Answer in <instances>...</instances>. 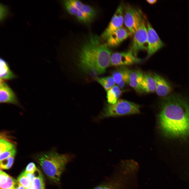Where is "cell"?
<instances>
[{"mask_svg":"<svg viewBox=\"0 0 189 189\" xmlns=\"http://www.w3.org/2000/svg\"><path fill=\"white\" fill-rule=\"evenodd\" d=\"M139 105L126 100L119 99L113 104H107L100 118L116 117L140 113Z\"/></svg>","mask_w":189,"mask_h":189,"instance_id":"4","label":"cell"},{"mask_svg":"<svg viewBox=\"0 0 189 189\" xmlns=\"http://www.w3.org/2000/svg\"><path fill=\"white\" fill-rule=\"evenodd\" d=\"M29 189H45L44 180L40 172L32 181Z\"/></svg>","mask_w":189,"mask_h":189,"instance_id":"20","label":"cell"},{"mask_svg":"<svg viewBox=\"0 0 189 189\" xmlns=\"http://www.w3.org/2000/svg\"><path fill=\"white\" fill-rule=\"evenodd\" d=\"M16 153V150L15 148H14L9 150L3 152L0 154V161L10 156H14Z\"/></svg>","mask_w":189,"mask_h":189,"instance_id":"29","label":"cell"},{"mask_svg":"<svg viewBox=\"0 0 189 189\" xmlns=\"http://www.w3.org/2000/svg\"><path fill=\"white\" fill-rule=\"evenodd\" d=\"M0 78L3 80H9L13 79L16 76L11 71L8 63L3 59H0Z\"/></svg>","mask_w":189,"mask_h":189,"instance_id":"17","label":"cell"},{"mask_svg":"<svg viewBox=\"0 0 189 189\" xmlns=\"http://www.w3.org/2000/svg\"><path fill=\"white\" fill-rule=\"evenodd\" d=\"M119 68L127 83L138 93L144 92L140 84L144 74L142 72L139 70H130L125 66H121Z\"/></svg>","mask_w":189,"mask_h":189,"instance_id":"8","label":"cell"},{"mask_svg":"<svg viewBox=\"0 0 189 189\" xmlns=\"http://www.w3.org/2000/svg\"><path fill=\"white\" fill-rule=\"evenodd\" d=\"M140 84L144 92L151 93L155 91L156 82L153 75L144 74Z\"/></svg>","mask_w":189,"mask_h":189,"instance_id":"15","label":"cell"},{"mask_svg":"<svg viewBox=\"0 0 189 189\" xmlns=\"http://www.w3.org/2000/svg\"><path fill=\"white\" fill-rule=\"evenodd\" d=\"M124 17V6L120 4L118 6L109 25L100 36L101 40H106L111 33L122 27Z\"/></svg>","mask_w":189,"mask_h":189,"instance_id":"9","label":"cell"},{"mask_svg":"<svg viewBox=\"0 0 189 189\" xmlns=\"http://www.w3.org/2000/svg\"><path fill=\"white\" fill-rule=\"evenodd\" d=\"M72 157L70 154H60L51 151L40 155L38 162L47 176L54 182L57 183L66 164Z\"/></svg>","mask_w":189,"mask_h":189,"instance_id":"3","label":"cell"},{"mask_svg":"<svg viewBox=\"0 0 189 189\" xmlns=\"http://www.w3.org/2000/svg\"><path fill=\"white\" fill-rule=\"evenodd\" d=\"M155 80L157 94L161 97L166 96L171 92L172 87L169 82L163 77L155 73L153 75Z\"/></svg>","mask_w":189,"mask_h":189,"instance_id":"14","label":"cell"},{"mask_svg":"<svg viewBox=\"0 0 189 189\" xmlns=\"http://www.w3.org/2000/svg\"><path fill=\"white\" fill-rule=\"evenodd\" d=\"M101 41L100 36L90 33L77 39L71 45L76 53L79 65L84 71L100 74L105 72L110 65L112 51Z\"/></svg>","mask_w":189,"mask_h":189,"instance_id":"1","label":"cell"},{"mask_svg":"<svg viewBox=\"0 0 189 189\" xmlns=\"http://www.w3.org/2000/svg\"><path fill=\"white\" fill-rule=\"evenodd\" d=\"M0 102L2 103H8L19 105L18 101L14 92L7 83L1 78Z\"/></svg>","mask_w":189,"mask_h":189,"instance_id":"12","label":"cell"},{"mask_svg":"<svg viewBox=\"0 0 189 189\" xmlns=\"http://www.w3.org/2000/svg\"><path fill=\"white\" fill-rule=\"evenodd\" d=\"M25 170V171L26 173L34 174L38 170L35 164L33 162H31L27 165Z\"/></svg>","mask_w":189,"mask_h":189,"instance_id":"30","label":"cell"},{"mask_svg":"<svg viewBox=\"0 0 189 189\" xmlns=\"http://www.w3.org/2000/svg\"><path fill=\"white\" fill-rule=\"evenodd\" d=\"M15 148L14 145L12 143L3 138L0 139V154Z\"/></svg>","mask_w":189,"mask_h":189,"instance_id":"23","label":"cell"},{"mask_svg":"<svg viewBox=\"0 0 189 189\" xmlns=\"http://www.w3.org/2000/svg\"><path fill=\"white\" fill-rule=\"evenodd\" d=\"M74 7L78 10L82 7L83 4L80 1L77 0H70Z\"/></svg>","mask_w":189,"mask_h":189,"instance_id":"31","label":"cell"},{"mask_svg":"<svg viewBox=\"0 0 189 189\" xmlns=\"http://www.w3.org/2000/svg\"><path fill=\"white\" fill-rule=\"evenodd\" d=\"M128 182L127 176L123 173L116 172L109 182L93 189H125Z\"/></svg>","mask_w":189,"mask_h":189,"instance_id":"11","label":"cell"},{"mask_svg":"<svg viewBox=\"0 0 189 189\" xmlns=\"http://www.w3.org/2000/svg\"><path fill=\"white\" fill-rule=\"evenodd\" d=\"M92 21L96 17L97 13L92 7L87 4H83L81 9Z\"/></svg>","mask_w":189,"mask_h":189,"instance_id":"22","label":"cell"},{"mask_svg":"<svg viewBox=\"0 0 189 189\" xmlns=\"http://www.w3.org/2000/svg\"><path fill=\"white\" fill-rule=\"evenodd\" d=\"M10 9L7 6L2 3L0 4V21L3 24L11 15Z\"/></svg>","mask_w":189,"mask_h":189,"instance_id":"21","label":"cell"},{"mask_svg":"<svg viewBox=\"0 0 189 189\" xmlns=\"http://www.w3.org/2000/svg\"><path fill=\"white\" fill-rule=\"evenodd\" d=\"M127 83L125 81L123 80L121 81L118 84V86L120 89L123 88L125 84Z\"/></svg>","mask_w":189,"mask_h":189,"instance_id":"34","label":"cell"},{"mask_svg":"<svg viewBox=\"0 0 189 189\" xmlns=\"http://www.w3.org/2000/svg\"><path fill=\"white\" fill-rule=\"evenodd\" d=\"M17 181L26 189L29 188L31 186L32 181L25 175L24 172L19 176Z\"/></svg>","mask_w":189,"mask_h":189,"instance_id":"24","label":"cell"},{"mask_svg":"<svg viewBox=\"0 0 189 189\" xmlns=\"http://www.w3.org/2000/svg\"><path fill=\"white\" fill-rule=\"evenodd\" d=\"M0 189H13L17 181L0 169Z\"/></svg>","mask_w":189,"mask_h":189,"instance_id":"16","label":"cell"},{"mask_svg":"<svg viewBox=\"0 0 189 189\" xmlns=\"http://www.w3.org/2000/svg\"><path fill=\"white\" fill-rule=\"evenodd\" d=\"M97 80L107 91L114 86L116 83L112 76L100 78H98Z\"/></svg>","mask_w":189,"mask_h":189,"instance_id":"19","label":"cell"},{"mask_svg":"<svg viewBox=\"0 0 189 189\" xmlns=\"http://www.w3.org/2000/svg\"><path fill=\"white\" fill-rule=\"evenodd\" d=\"M23 172L25 175L31 180L32 182L34 178L36 177V175H35L34 173H27L25 171Z\"/></svg>","mask_w":189,"mask_h":189,"instance_id":"33","label":"cell"},{"mask_svg":"<svg viewBox=\"0 0 189 189\" xmlns=\"http://www.w3.org/2000/svg\"><path fill=\"white\" fill-rule=\"evenodd\" d=\"M159 115L160 128L165 134L174 137L189 134V99L174 94L165 97Z\"/></svg>","mask_w":189,"mask_h":189,"instance_id":"2","label":"cell"},{"mask_svg":"<svg viewBox=\"0 0 189 189\" xmlns=\"http://www.w3.org/2000/svg\"><path fill=\"white\" fill-rule=\"evenodd\" d=\"M131 35L128 30L121 27L111 33L107 38L105 44L109 47H115Z\"/></svg>","mask_w":189,"mask_h":189,"instance_id":"13","label":"cell"},{"mask_svg":"<svg viewBox=\"0 0 189 189\" xmlns=\"http://www.w3.org/2000/svg\"><path fill=\"white\" fill-rule=\"evenodd\" d=\"M146 26L148 43L147 58H149L163 47L164 44L149 22H147Z\"/></svg>","mask_w":189,"mask_h":189,"instance_id":"10","label":"cell"},{"mask_svg":"<svg viewBox=\"0 0 189 189\" xmlns=\"http://www.w3.org/2000/svg\"><path fill=\"white\" fill-rule=\"evenodd\" d=\"M122 93L120 89L116 85H115L108 91L107 97V101L109 104L115 103L119 99Z\"/></svg>","mask_w":189,"mask_h":189,"instance_id":"18","label":"cell"},{"mask_svg":"<svg viewBox=\"0 0 189 189\" xmlns=\"http://www.w3.org/2000/svg\"><path fill=\"white\" fill-rule=\"evenodd\" d=\"M14 159V156H11L0 161L1 168L4 169L10 168L13 165Z\"/></svg>","mask_w":189,"mask_h":189,"instance_id":"26","label":"cell"},{"mask_svg":"<svg viewBox=\"0 0 189 189\" xmlns=\"http://www.w3.org/2000/svg\"><path fill=\"white\" fill-rule=\"evenodd\" d=\"M112 77L117 85L122 81L124 80L123 73L119 68L113 72Z\"/></svg>","mask_w":189,"mask_h":189,"instance_id":"28","label":"cell"},{"mask_svg":"<svg viewBox=\"0 0 189 189\" xmlns=\"http://www.w3.org/2000/svg\"><path fill=\"white\" fill-rule=\"evenodd\" d=\"M63 3L66 10L70 14L76 15L78 10L74 7L70 0L64 1Z\"/></svg>","mask_w":189,"mask_h":189,"instance_id":"25","label":"cell"},{"mask_svg":"<svg viewBox=\"0 0 189 189\" xmlns=\"http://www.w3.org/2000/svg\"><path fill=\"white\" fill-rule=\"evenodd\" d=\"M14 189H26V188L23 185L17 181V182L15 184Z\"/></svg>","mask_w":189,"mask_h":189,"instance_id":"32","label":"cell"},{"mask_svg":"<svg viewBox=\"0 0 189 189\" xmlns=\"http://www.w3.org/2000/svg\"><path fill=\"white\" fill-rule=\"evenodd\" d=\"M144 19L133 34L130 49L134 55L137 57L141 50H147V33L146 26Z\"/></svg>","mask_w":189,"mask_h":189,"instance_id":"6","label":"cell"},{"mask_svg":"<svg viewBox=\"0 0 189 189\" xmlns=\"http://www.w3.org/2000/svg\"><path fill=\"white\" fill-rule=\"evenodd\" d=\"M76 16L78 19L83 23H88L91 22L89 17L81 9L77 12Z\"/></svg>","mask_w":189,"mask_h":189,"instance_id":"27","label":"cell"},{"mask_svg":"<svg viewBox=\"0 0 189 189\" xmlns=\"http://www.w3.org/2000/svg\"><path fill=\"white\" fill-rule=\"evenodd\" d=\"M13 189H14V188H13Z\"/></svg>","mask_w":189,"mask_h":189,"instance_id":"36","label":"cell"},{"mask_svg":"<svg viewBox=\"0 0 189 189\" xmlns=\"http://www.w3.org/2000/svg\"><path fill=\"white\" fill-rule=\"evenodd\" d=\"M146 1L150 4H154L157 1L156 0H147Z\"/></svg>","mask_w":189,"mask_h":189,"instance_id":"35","label":"cell"},{"mask_svg":"<svg viewBox=\"0 0 189 189\" xmlns=\"http://www.w3.org/2000/svg\"><path fill=\"white\" fill-rule=\"evenodd\" d=\"M124 22L131 35H133L144 19L141 11L128 4L124 6Z\"/></svg>","mask_w":189,"mask_h":189,"instance_id":"5","label":"cell"},{"mask_svg":"<svg viewBox=\"0 0 189 189\" xmlns=\"http://www.w3.org/2000/svg\"><path fill=\"white\" fill-rule=\"evenodd\" d=\"M142 61L135 56L130 50L127 51L112 53L110 65L113 66H125L139 63Z\"/></svg>","mask_w":189,"mask_h":189,"instance_id":"7","label":"cell"}]
</instances>
